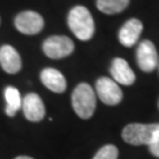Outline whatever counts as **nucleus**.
Returning <instances> with one entry per match:
<instances>
[{
  "instance_id": "obj_18",
  "label": "nucleus",
  "mask_w": 159,
  "mask_h": 159,
  "mask_svg": "<svg viewBox=\"0 0 159 159\" xmlns=\"http://www.w3.org/2000/svg\"><path fill=\"white\" fill-rule=\"evenodd\" d=\"M158 106H159V104H158Z\"/></svg>"
},
{
  "instance_id": "obj_3",
  "label": "nucleus",
  "mask_w": 159,
  "mask_h": 159,
  "mask_svg": "<svg viewBox=\"0 0 159 159\" xmlns=\"http://www.w3.org/2000/svg\"><path fill=\"white\" fill-rule=\"evenodd\" d=\"M97 105L96 92L86 83H81L72 93V107L78 117L83 119L91 118Z\"/></svg>"
},
{
  "instance_id": "obj_5",
  "label": "nucleus",
  "mask_w": 159,
  "mask_h": 159,
  "mask_svg": "<svg viewBox=\"0 0 159 159\" xmlns=\"http://www.w3.org/2000/svg\"><path fill=\"white\" fill-rule=\"evenodd\" d=\"M16 29L23 34L33 35L44 29L45 21L39 13L33 11H25L19 13L14 19Z\"/></svg>"
},
{
  "instance_id": "obj_9",
  "label": "nucleus",
  "mask_w": 159,
  "mask_h": 159,
  "mask_svg": "<svg viewBox=\"0 0 159 159\" xmlns=\"http://www.w3.org/2000/svg\"><path fill=\"white\" fill-rule=\"evenodd\" d=\"M0 65L6 73L14 74L21 70L23 63L14 47L11 45H4L0 48Z\"/></svg>"
},
{
  "instance_id": "obj_1",
  "label": "nucleus",
  "mask_w": 159,
  "mask_h": 159,
  "mask_svg": "<svg viewBox=\"0 0 159 159\" xmlns=\"http://www.w3.org/2000/svg\"><path fill=\"white\" fill-rule=\"evenodd\" d=\"M70 30L80 40H90L94 34V20L85 6L73 7L67 17Z\"/></svg>"
},
{
  "instance_id": "obj_8",
  "label": "nucleus",
  "mask_w": 159,
  "mask_h": 159,
  "mask_svg": "<svg viewBox=\"0 0 159 159\" xmlns=\"http://www.w3.org/2000/svg\"><path fill=\"white\" fill-rule=\"evenodd\" d=\"M24 116L26 119L33 123H38L45 117V105L37 93H29L23 99L21 104Z\"/></svg>"
},
{
  "instance_id": "obj_6",
  "label": "nucleus",
  "mask_w": 159,
  "mask_h": 159,
  "mask_svg": "<svg viewBox=\"0 0 159 159\" xmlns=\"http://www.w3.org/2000/svg\"><path fill=\"white\" fill-rule=\"evenodd\" d=\"M96 90L99 99L106 105H117L123 99V92L118 84L106 77L97 80Z\"/></svg>"
},
{
  "instance_id": "obj_17",
  "label": "nucleus",
  "mask_w": 159,
  "mask_h": 159,
  "mask_svg": "<svg viewBox=\"0 0 159 159\" xmlns=\"http://www.w3.org/2000/svg\"><path fill=\"white\" fill-rule=\"evenodd\" d=\"M14 159H33V158H31L29 156H19V157H17V158Z\"/></svg>"
},
{
  "instance_id": "obj_11",
  "label": "nucleus",
  "mask_w": 159,
  "mask_h": 159,
  "mask_svg": "<svg viewBox=\"0 0 159 159\" xmlns=\"http://www.w3.org/2000/svg\"><path fill=\"white\" fill-rule=\"evenodd\" d=\"M143 31V24L136 18L127 20L119 31V41L126 47L136 44Z\"/></svg>"
},
{
  "instance_id": "obj_15",
  "label": "nucleus",
  "mask_w": 159,
  "mask_h": 159,
  "mask_svg": "<svg viewBox=\"0 0 159 159\" xmlns=\"http://www.w3.org/2000/svg\"><path fill=\"white\" fill-rule=\"evenodd\" d=\"M118 158V148L114 145H105L102 146L93 159H117Z\"/></svg>"
},
{
  "instance_id": "obj_4",
  "label": "nucleus",
  "mask_w": 159,
  "mask_h": 159,
  "mask_svg": "<svg viewBox=\"0 0 159 159\" xmlns=\"http://www.w3.org/2000/svg\"><path fill=\"white\" fill-rule=\"evenodd\" d=\"M73 41L65 35H52L43 44V51L51 59H61L67 57L73 52Z\"/></svg>"
},
{
  "instance_id": "obj_16",
  "label": "nucleus",
  "mask_w": 159,
  "mask_h": 159,
  "mask_svg": "<svg viewBox=\"0 0 159 159\" xmlns=\"http://www.w3.org/2000/svg\"><path fill=\"white\" fill-rule=\"evenodd\" d=\"M148 150H150V152L153 154L154 157L159 158V139L154 143V144L150 145V146H148Z\"/></svg>"
},
{
  "instance_id": "obj_2",
  "label": "nucleus",
  "mask_w": 159,
  "mask_h": 159,
  "mask_svg": "<svg viewBox=\"0 0 159 159\" xmlns=\"http://www.w3.org/2000/svg\"><path fill=\"white\" fill-rule=\"evenodd\" d=\"M123 139L131 145H152L159 139V124H130L123 130Z\"/></svg>"
},
{
  "instance_id": "obj_7",
  "label": "nucleus",
  "mask_w": 159,
  "mask_h": 159,
  "mask_svg": "<svg viewBox=\"0 0 159 159\" xmlns=\"http://www.w3.org/2000/svg\"><path fill=\"white\" fill-rule=\"evenodd\" d=\"M137 63L144 72H152L157 67L158 56L153 43L150 40L142 41L137 48Z\"/></svg>"
},
{
  "instance_id": "obj_14",
  "label": "nucleus",
  "mask_w": 159,
  "mask_h": 159,
  "mask_svg": "<svg viewBox=\"0 0 159 159\" xmlns=\"http://www.w3.org/2000/svg\"><path fill=\"white\" fill-rule=\"evenodd\" d=\"M130 4V0H97L98 10L105 14H116L124 11Z\"/></svg>"
},
{
  "instance_id": "obj_12",
  "label": "nucleus",
  "mask_w": 159,
  "mask_h": 159,
  "mask_svg": "<svg viewBox=\"0 0 159 159\" xmlns=\"http://www.w3.org/2000/svg\"><path fill=\"white\" fill-rule=\"evenodd\" d=\"M111 74L113 77L114 81L119 83L121 85H132L136 80V75L129 66L127 61L121 58H116L112 61Z\"/></svg>"
},
{
  "instance_id": "obj_10",
  "label": "nucleus",
  "mask_w": 159,
  "mask_h": 159,
  "mask_svg": "<svg viewBox=\"0 0 159 159\" xmlns=\"http://www.w3.org/2000/svg\"><path fill=\"white\" fill-rule=\"evenodd\" d=\"M40 80L44 85L54 93H63L66 87L67 83L61 72H59L56 68H45L40 73Z\"/></svg>"
},
{
  "instance_id": "obj_13",
  "label": "nucleus",
  "mask_w": 159,
  "mask_h": 159,
  "mask_svg": "<svg viewBox=\"0 0 159 159\" xmlns=\"http://www.w3.org/2000/svg\"><path fill=\"white\" fill-rule=\"evenodd\" d=\"M5 99L6 102H7L5 108V113L8 117H14L18 111L21 108V104H23L20 92L18 91L16 87L8 86V87L5 89Z\"/></svg>"
}]
</instances>
